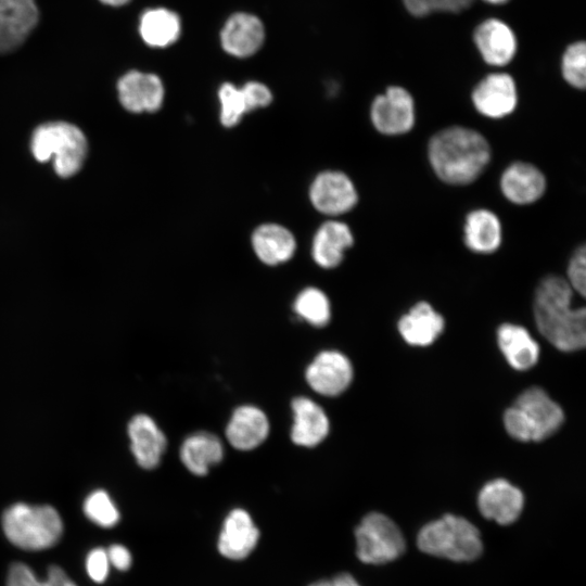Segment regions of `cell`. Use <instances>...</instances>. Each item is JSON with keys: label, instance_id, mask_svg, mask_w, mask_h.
Returning <instances> with one entry per match:
<instances>
[{"label": "cell", "instance_id": "32", "mask_svg": "<svg viewBox=\"0 0 586 586\" xmlns=\"http://www.w3.org/2000/svg\"><path fill=\"white\" fill-rule=\"evenodd\" d=\"M87 518L102 527H112L119 521V512L109 494L102 489L91 493L84 502Z\"/></svg>", "mask_w": 586, "mask_h": 586}, {"label": "cell", "instance_id": "5", "mask_svg": "<svg viewBox=\"0 0 586 586\" xmlns=\"http://www.w3.org/2000/svg\"><path fill=\"white\" fill-rule=\"evenodd\" d=\"M7 538L16 547L38 551L54 546L63 534V522L51 506L17 502L2 515Z\"/></svg>", "mask_w": 586, "mask_h": 586}, {"label": "cell", "instance_id": "42", "mask_svg": "<svg viewBox=\"0 0 586 586\" xmlns=\"http://www.w3.org/2000/svg\"><path fill=\"white\" fill-rule=\"evenodd\" d=\"M487 3H491V4H502V3H506L507 1L509 0H483Z\"/></svg>", "mask_w": 586, "mask_h": 586}, {"label": "cell", "instance_id": "21", "mask_svg": "<svg viewBox=\"0 0 586 586\" xmlns=\"http://www.w3.org/2000/svg\"><path fill=\"white\" fill-rule=\"evenodd\" d=\"M269 421L259 408L252 405L238 407L226 428V437L232 447L251 450L258 447L268 436Z\"/></svg>", "mask_w": 586, "mask_h": 586}, {"label": "cell", "instance_id": "39", "mask_svg": "<svg viewBox=\"0 0 586 586\" xmlns=\"http://www.w3.org/2000/svg\"><path fill=\"white\" fill-rule=\"evenodd\" d=\"M473 0H433L434 11L457 13L471 5Z\"/></svg>", "mask_w": 586, "mask_h": 586}, {"label": "cell", "instance_id": "35", "mask_svg": "<svg viewBox=\"0 0 586 586\" xmlns=\"http://www.w3.org/2000/svg\"><path fill=\"white\" fill-rule=\"evenodd\" d=\"M240 89L247 113L255 109L267 106L272 100V94L268 87L259 81H249Z\"/></svg>", "mask_w": 586, "mask_h": 586}, {"label": "cell", "instance_id": "1", "mask_svg": "<svg viewBox=\"0 0 586 586\" xmlns=\"http://www.w3.org/2000/svg\"><path fill=\"white\" fill-rule=\"evenodd\" d=\"M429 164L435 176L449 186H468L487 168L492 148L480 131L453 125L436 131L426 146Z\"/></svg>", "mask_w": 586, "mask_h": 586}, {"label": "cell", "instance_id": "24", "mask_svg": "<svg viewBox=\"0 0 586 586\" xmlns=\"http://www.w3.org/2000/svg\"><path fill=\"white\" fill-rule=\"evenodd\" d=\"M445 322L442 315L426 302H419L402 316L398 331L412 346H428L442 333Z\"/></svg>", "mask_w": 586, "mask_h": 586}, {"label": "cell", "instance_id": "25", "mask_svg": "<svg viewBox=\"0 0 586 586\" xmlns=\"http://www.w3.org/2000/svg\"><path fill=\"white\" fill-rule=\"evenodd\" d=\"M498 346L515 370H528L539 357V346L530 332L518 324L504 323L497 332Z\"/></svg>", "mask_w": 586, "mask_h": 586}, {"label": "cell", "instance_id": "22", "mask_svg": "<svg viewBox=\"0 0 586 586\" xmlns=\"http://www.w3.org/2000/svg\"><path fill=\"white\" fill-rule=\"evenodd\" d=\"M293 425L291 438L294 444L314 447L328 435L330 423L326 411L308 397L300 396L292 402Z\"/></svg>", "mask_w": 586, "mask_h": 586}, {"label": "cell", "instance_id": "4", "mask_svg": "<svg viewBox=\"0 0 586 586\" xmlns=\"http://www.w3.org/2000/svg\"><path fill=\"white\" fill-rule=\"evenodd\" d=\"M419 549L430 556L456 562L476 559L483 550L480 531L469 520L445 514L426 523L418 533Z\"/></svg>", "mask_w": 586, "mask_h": 586}, {"label": "cell", "instance_id": "41", "mask_svg": "<svg viewBox=\"0 0 586 586\" xmlns=\"http://www.w3.org/2000/svg\"><path fill=\"white\" fill-rule=\"evenodd\" d=\"M100 1L109 5L118 7V5L126 4L129 0H100Z\"/></svg>", "mask_w": 586, "mask_h": 586}, {"label": "cell", "instance_id": "7", "mask_svg": "<svg viewBox=\"0 0 586 586\" xmlns=\"http://www.w3.org/2000/svg\"><path fill=\"white\" fill-rule=\"evenodd\" d=\"M356 555L367 564H385L405 551L406 542L397 524L387 515L370 512L355 530Z\"/></svg>", "mask_w": 586, "mask_h": 586}, {"label": "cell", "instance_id": "8", "mask_svg": "<svg viewBox=\"0 0 586 586\" xmlns=\"http://www.w3.org/2000/svg\"><path fill=\"white\" fill-rule=\"evenodd\" d=\"M417 119L413 95L403 86H388L378 94L370 106V120L384 136H403L410 132Z\"/></svg>", "mask_w": 586, "mask_h": 586}, {"label": "cell", "instance_id": "28", "mask_svg": "<svg viewBox=\"0 0 586 586\" xmlns=\"http://www.w3.org/2000/svg\"><path fill=\"white\" fill-rule=\"evenodd\" d=\"M180 31L181 22L178 14L166 8L149 9L140 17L139 33L150 47H168L177 41Z\"/></svg>", "mask_w": 586, "mask_h": 586}, {"label": "cell", "instance_id": "36", "mask_svg": "<svg viewBox=\"0 0 586 586\" xmlns=\"http://www.w3.org/2000/svg\"><path fill=\"white\" fill-rule=\"evenodd\" d=\"M87 573L95 583L106 579L110 571V561L106 550L103 548L92 549L86 559Z\"/></svg>", "mask_w": 586, "mask_h": 586}, {"label": "cell", "instance_id": "29", "mask_svg": "<svg viewBox=\"0 0 586 586\" xmlns=\"http://www.w3.org/2000/svg\"><path fill=\"white\" fill-rule=\"evenodd\" d=\"M296 315L314 327L326 326L331 318V307L327 295L317 288L303 290L293 305Z\"/></svg>", "mask_w": 586, "mask_h": 586}, {"label": "cell", "instance_id": "26", "mask_svg": "<svg viewBox=\"0 0 586 586\" xmlns=\"http://www.w3.org/2000/svg\"><path fill=\"white\" fill-rule=\"evenodd\" d=\"M179 454L181 462L192 474L203 476L212 466L221 461L224 447L216 435L198 432L183 441Z\"/></svg>", "mask_w": 586, "mask_h": 586}, {"label": "cell", "instance_id": "17", "mask_svg": "<svg viewBox=\"0 0 586 586\" xmlns=\"http://www.w3.org/2000/svg\"><path fill=\"white\" fill-rule=\"evenodd\" d=\"M37 22L35 0H0V53L21 46Z\"/></svg>", "mask_w": 586, "mask_h": 586}, {"label": "cell", "instance_id": "27", "mask_svg": "<svg viewBox=\"0 0 586 586\" xmlns=\"http://www.w3.org/2000/svg\"><path fill=\"white\" fill-rule=\"evenodd\" d=\"M252 245L257 257L270 266L288 262L296 249L293 234L277 224L259 226L252 235Z\"/></svg>", "mask_w": 586, "mask_h": 586}, {"label": "cell", "instance_id": "6", "mask_svg": "<svg viewBox=\"0 0 586 586\" xmlns=\"http://www.w3.org/2000/svg\"><path fill=\"white\" fill-rule=\"evenodd\" d=\"M31 151L39 162L53 160L61 177L75 175L87 154V140L75 125L54 122L39 126L31 139Z\"/></svg>", "mask_w": 586, "mask_h": 586}, {"label": "cell", "instance_id": "30", "mask_svg": "<svg viewBox=\"0 0 586 586\" xmlns=\"http://www.w3.org/2000/svg\"><path fill=\"white\" fill-rule=\"evenodd\" d=\"M7 586H77L69 576L56 565L50 566L47 578L40 581L34 574L31 569L24 563H14L11 565Z\"/></svg>", "mask_w": 586, "mask_h": 586}, {"label": "cell", "instance_id": "11", "mask_svg": "<svg viewBox=\"0 0 586 586\" xmlns=\"http://www.w3.org/2000/svg\"><path fill=\"white\" fill-rule=\"evenodd\" d=\"M499 189L508 202L514 205H531L544 196L547 178L533 163L515 161L502 170Z\"/></svg>", "mask_w": 586, "mask_h": 586}, {"label": "cell", "instance_id": "16", "mask_svg": "<svg viewBox=\"0 0 586 586\" xmlns=\"http://www.w3.org/2000/svg\"><path fill=\"white\" fill-rule=\"evenodd\" d=\"M265 40V28L254 14L238 12L229 16L220 31L224 50L232 56L247 58L255 54Z\"/></svg>", "mask_w": 586, "mask_h": 586}, {"label": "cell", "instance_id": "14", "mask_svg": "<svg viewBox=\"0 0 586 586\" xmlns=\"http://www.w3.org/2000/svg\"><path fill=\"white\" fill-rule=\"evenodd\" d=\"M258 539L259 531L251 514L242 508H235L222 522L217 549L229 560H243L255 549Z\"/></svg>", "mask_w": 586, "mask_h": 586}, {"label": "cell", "instance_id": "19", "mask_svg": "<svg viewBox=\"0 0 586 586\" xmlns=\"http://www.w3.org/2000/svg\"><path fill=\"white\" fill-rule=\"evenodd\" d=\"M462 234L468 250L475 254L488 255L501 246L504 228L499 216L494 211L479 207L466 215Z\"/></svg>", "mask_w": 586, "mask_h": 586}, {"label": "cell", "instance_id": "10", "mask_svg": "<svg viewBox=\"0 0 586 586\" xmlns=\"http://www.w3.org/2000/svg\"><path fill=\"white\" fill-rule=\"evenodd\" d=\"M310 201L320 213L331 216L352 211L358 202V192L352 179L337 170L323 171L310 187Z\"/></svg>", "mask_w": 586, "mask_h": 586}, {"label": "cell", "instance_id": "18", "mask_svg": "<svg viewBox=\"0 0 586 586\" xmlns=\"http://www.w3.org/2000/svg\"><path fill=\"white\" fill-rule=\"evenodd\" d=\"M123 106L133 113L157 111L163 103L164 87L155 74L131 71L118 81Z\"/></svg>", "mask_w": 586, "mask_h": 586}, {"label": "cell", "instance_id": "31", "mask_svg": "<svg viewBox=\"0 0 586 586\" xmlns=\"http://www.w3.org/2000/svg\"><path fill=\"white\" fill-rule=\"evenodd\" d=\"M561 74L565 82L574 89L586 86V46L576 41L566 47L561 59Z\"/></svg>", "mask_w": 586, "mask_h": 586}, {"label": "cell", "instance_id": "40", "mask_svg": "<svg viewBox=\"0 0 586 586\" xmlns=\"http://www.w3.org/2000/svg\"><path fill=\"white\" fill-rule=\"evenodd\" d=\"M309 586H360L355 577L348 573H340L329 579H321Z\"/></svg>", "mask_w": 586, "mask_h": 586}, {"label": "cell", "instance_id": "34", "mask_svg": "<svg viewBox=\"0 0 586 586\" xmlns=\"http://www.w3.org/2000/svg\"><path fill=\"white\" fill-rule=\"evenodd\" d=\"M565 280L574 292L585 296L586 291V247L578 246L572 254L566 269Z\"/></svg>", "mask_w": 586, "mask_h": 586}, {"label": "cell", "instance_id": "12", "mask_svg": "<svg viewBox=\"0 0 586 586\" xmlns=\"http://www.w3.org/2000/svg\"><path fill=\"white\" fill-rule=\"evenodd\" d=\"M353 374V366L344 354L323 351L309 364L305 378L316 393L337 396L349 386Z\"/></svg>", "mask_w": 586, "mask_h": 586}, {"label": "cell", "instance_id": "3", "mask_svg": "<svg viewBox=\"0 0 586 586\" xmlns=\"http://www.w3.org/2000/svg\"><path fill=\"white\" fill-rule=\"evenodd\" d=\"M562 408L540 387L521 393L504 415L507 433L521 442H540L563 423Z\"/></svg>", "mask_w": 586, "mask_h": 586}, {"label": "cell", "instance_id": "33", "mask_svg": "<svg viewBox=\"0 0 586 586\" xmlns=\"http://www.w3.org/2000/svg\"><path fill=\"white\" fill-rule=\"evenodd\" d=\"M218 98L221 124L226 127L235 126L247 113L241 89L231 82H225L219 88Z\"/></svg>", "mask_w": 586, "mask_h": 586}, {"label": "cell", "instance_id": "2", "mask_svg": "<svg viewBox=\"0 0 586 586\" xmlns=\"http://www.w3.org/2000/svg\"><path fill=\"white\" fill-rule=\"evenodd\" d=\"M573 292L565 278L556 275L545 277L535 291L537 329L562 352H574L586 344V311L572 306Z\"/></svg>", "mask_w": 586, "mask_h": 586}, {"label": "cell", "instance_id": "23", "mask_svg": "<svg viewBox=\"0 0 586 586\" xmlns=\"http://www.w3.org/2000/svg\"><path fill=\"white\" fill-rule=\"evenodd\" d=\"M354 244V235L351 228L343 221H326L317 231L313 241V257L317 265L322 268L339 266L346 250Z\"/></svg>", "mask_w": 586, "mask_h": 586}, {"label": "cell", "instance_id": "37", "mask_svg": "<svg viewBox=\"0 0 586 586\" xmlns=\"http://www.w3.org/2000/svg\"><path fill=\"white\" fill-rule=\"evenodd\" d=\"M107 558L110 564H113L116 569L126 571L131 565V555L129 550L123 545H112L107 550Z\"/></svg>", "mask_w": 586, "mask_h": 586}, {"label": "cell", "instance_id": "15", "mask_svg": "<svg viewBox=\"0 0 586 586\" xmlns=\"http://www.w3.org/2000/svg\"><path fill=\"white\" fill-rule=\"evenodd\" d=\"M473 41L484 62L492 66L509 64L518 50L513 30L498 18L482 22L473 33Z\"/></svg>", "mask_w": 586, "mask_h": 586}, {"label": "cell", "instance_id": "20", "mask_svg": "<svg viewBox=\"0 0 586 586\" xmlns=\"http://www.w3.org/2000/svg\"><path fill=\"white\" fill-rule=\"evenodd\" d=\"M130 448L138 464L146 470L161 462L167 440L155 421L143 413L135 416L128 424Z\"/></svg>", "mask_w": 586, "mask_h": 586}, {"label": "cell", "instance_id": "13", "mask_svg": "<svg viewBox=\"0 0 586 586\" xmlns=\"http://www.w3.org/2000/svg\"><path fill=\"white\" fill-rule=\"evenodd\" d=\"M477 507L484 518L508 525L520 517L524 507V495L505 479L492 480L481 488Z\"/></svg>", "mask_w": 586, "mask_h": 586}, {"label": "cell", "instance_id": "9", "mask_svg": "<svg viewBox=\"0 0 586 586\" xmlns=\"http://www.w3.org/2000/svg\"><path fill=\"white\" fill-rule=\"evenodd\" d=\"M474 110L489 119H501L514 113L519 91L514 78L504 72L489 73L471 91Z\"/></svg>", "mask_w": 586, "mask_h": 586}, {"label": "cell", "instance_id": "38", "mask_svg": "<svg viewBox=\"0 0 586 586\" xmlns=\"http://www.w3.org/2000/svg\"><path fill=\"white\" fill-rule=\"evenodd\" d=\"M403 2L413 16L422 17L434 11L433 0H403Z\"/></svg>", "mask_w": 586, "mask_h": 586}]
</instances>
